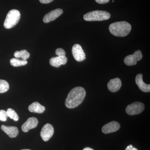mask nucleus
<instances>
[{
    "label": "nucleus",
    "instance_id": "f257e3e1",
    "mask_svg": "<svg viewBox=\"0 0 150 150\" xmlns=\"http://www.w3.org/2000/svg\"><path fill=\"white\" fill-rule=\"evenodd\" d=\"M86 96L85 89L82 87H76L69 93L65 101L66 107L74 108L77 107L83 101Z\"/></svg>",
    "mask_w": 150,
    "mask_h": 150
},
{
    "label": "nucleus",
    "instance_id": "f03ea898",
    "mask_svg": "<svg viewBox=\"0 0 150 150\" xmlns=\"http://www.w3.org/2000/svg\"><path fill=\"white\" fill-rule=\"evenodd\" d=\"M109 31L112 35L118 37H124L131 32V25L125 21L117 22L109 25Z\"/></svg>",
    "mask_w": 150,
    "mask_h": 150
},
{
    "label": "nucleus",
    "instance_id": "7ed1b4c3",
    "mask_svg": "<svg viewBox=\"0 0 150 150\" xmlns=\"http://www.w3.org/2000/svg\"><path fill=\"white\" fill-rule=\"evenodd\" d=\"M110 14L107 11H94L85 14L83 18L86 21H102L110 18Z\"/></svg>",
    "mask_w": 150,
    "mask_h": 150
},
{
    "label": "nucleus",
    "instance_id": "20e7f679",
    "mask_svg": "<svg viewBox=\"0 0 150 150\" xmlns=\"http://www.w3.org/2000/svg\"><path fill=\"white\" fill-rule=\"evenodd\" d=\"M21 18V13L18 10L12 9L8 12L4 23V26L6 29L14 27L18 23Z\"/></svg>",
    "mask_w": 150,
    "mask_h": 150
},
{
    "label": "nucleus",
    "instance_id": "39448f33",
    "mask_svg": "<svg viewBox=\"0 0 150 150\" xmlns=\"http://www.w3.org/2000/svg\"><path fill=\"white\" fill-rule=\"evenodd\" d=\"M145 105L142 102H136L129 105L126 107V112L129 115L140 114L144 110Z\"/></svg>",
    "mask_w": 150,
    "mask_h": 150
},
{
    "label": "nucleus",
    "instance_id": "423d86ee",
    "mask_svg": "<svg viewBox=\"0 0 150 150\" xmlns=\"http://www.w3.org/2000/svg\"><path fill=\"white\" fill-rule=\"evenodd\" d=\"M143 58L142 51L137 50L133 55L126 56L124 60V62L127 66H131L137 64L138 61L142 60Z\"/></svg>",
    "mask_w": 150,
    "mask_h": 150
},
{
    "label": "nucleus",
    "instance_id": "0eeeda50",
    "mask_svg": "<svg viewBox=\"0 0 150 150\" xmlns=\"http://www.w3.org/2000/svg\"><path fill=\"white\" fill-rule=\"evenodd\" d=\"M53 126L50 123H47L42 128L40 132V136L44 142H47L52 137L54 134Z\"/></svg>",
    "mask_w": 150,
    "mask_h": 150
},
{
    "label": "nucleus",
    "instance_id": "6e6552de",
    "mask_svg": "<svg viewBox=\"0 0 150 150\" xmlns=\"http://www.w3.org/2000/svg\"><path fill=\"white\" fill-rule=\"evenodd\" d=\"M72 52L75 60L78 62H82L86 59V54L79 44H75L73 46Z\"/></svg>",
    "mask_w": 150,
    "mask_h": 150
},
{
    "label": "nucleus",
    "instance_id": "1a4fd4ad",
    "mask_svg": "<svg viewBox=\"0 0 150 150\" xmlns=\"http://www.w3.org/2000/svg\"><path fill=\"white\" fill-rule=\"evenodd\" d=\"M63 13V11L62 9L57 8L54 10L44 16L43 21L45 23H48L50 22L54 21Z\"/></svg>",
    "mask_w": 150,
    "mask_h": 150
},
{
    "label": "nucleus",
    "instance_id": "9d476101",
    "mask_svg": "<svg viewBox=\"0 0 150 150\" xmlns=\"http://www.w3.org/2000/svg\"><path fill=\"white\" fill-rule=\"evenodd\" d=\"M120 128V125L116 121H112L105 125L102 128V131L104 134H108L116 132Z\"/></svg>",
    "mask_w": 150,
    "mask_h": 150
},
{
    "label": "nucleus",
    "instance_id": "9b49d317",
    "mask_svg": "<svg viewBox=\"0 0 150 150\" xmlns=\"http://www.w3.org/2000/svg\"><path fill=\"white\" fill-rule=\"evenodd\" d=\"M38 121L35 117H31L28 119L27 121L22 126L21 129L24 132H27L30 129L36 128L38 124Z\"/></svg>",
    "mask_w": 150,
    "mask_h": 150
},
{
    "label": "nucleus",
    "instance_id": "f8f14e48",
    "mask_svg": "<svg viewBox=\"0 0 150 150\" xmlns=\"http://www.w3.org/2000/svg\"><path fill=\"white\" fill-rule=\"evenodd\" d=\"M121 81L119 78H115L110 80L108 83V88L110 91L114 93L119 90L121 86Z\"/></svg>",
    "mask_w": 150,
    "mask_h": 150
},
{
    "label": "nucleus",
    "instance_id": "ddd939ff",
    "mask_svg": "<svg viewBox=\"0 0 150 150\" xmlns=\"http://www.w3.org/2000/svg\"><path fill=\"white\" fill-rule=\"evenodd\" d=\"M135 81L137 86L142 91L144 92H150V85L147 84L143 81V75L142 74H140L137 75Z\"/></svg>",
    "mask_w": 150,
    "mask_h": 150
},
{
    "label": "nucleus",
    "instance_id": "4468645a",
    "mask_svg": "<svg viewBox=\"0 0 150 150\" xmlns=\"http://www.w3.org/2000/svg\"><path fill=\"white\" fill-rule=\"evenodd\" d=\"M1 129L11 138H16L18 134V129L15 126L2 125Z\"/></svg>",
    "mask_w": 150,
    "mask_h": 150
},
{
    "label": "nucleus",
    "instance_id": "2eb2a0df",
    "mask_svg": "<svg viewBox=\"0 0 150 150\" xmlns=\"http://www.w3.org/2000/svg\"><path fill=\"white\" fill-rule=\"evenodd\" d=\"M68 59L66 56H57L53 57L50 60V64L53 67L58 68L61 65L67 64Z\"/></svg>",
    "mask_w": 150,
    "mask_h": 150
},
{
    "label": "nucleus",
    "instance_id": "dca6fc26",
    "mask_svg": "<svg viewBox=\"0 0 150 150\" xmlns=\"http://www.w3.org/2000/svg\"><path fill=\"white\" fill-rule=\"evenodd\" d=\"M28 110L31 112L42 113L45 110V108L38 102L33 103L28 107Z\"/></svg>",
    "mask_w": 150,
    "mask_h": 150
},
{
    "label": "nucleus",
    "instance_id": "f3484780",
    "mask_svg": "<svg viewBox=\"0 0 150 150\" xmlns=\"http://www.w3.org/2000/svg\"><path fill=\"white\" fill-rule=\"evenodd\" d=\"M14 56L16 58H21L23 60H26L29 58L30 54L26 50H22L21 51H16Z\"/></svg>",
    "mask_w": 150,
    "mask_h": 150
},
{
    "label": "nucleus",
    "instance_id": "a211bd4d",
    "mask_svg": "<svg viewBox=\"0 0 150 150\" xmlns=\"http://www.w3.org/2000/svg\"><path fill=\"white\" fill-rule=\"evenodd\" d=\"M10 64L14 67H18L25 66L28 64L27 60L19 59L18 58H13L10 60Z\"/></svg>",
    "mask_w": 150,
    "mask_h": 150
},
{
    "label": "nucleus",
    "instance_id": "6ab92c4d",
    "mask_svg": "<svg viewBox=\"0 0 150 150\" xmlns=\"http://www.w3.org/2000/svg\"><path fill=\"white\" fill-rule=\"evenodd\" d=\"M9 88V85L7 81L0 79V93H4L8 91Z\"/></svg>",
    "mask_w": 150,
    "mask_h": 150
},
{
    "label": "nucleus",
    "instance_id": "aec40b11",
    "mask_svg": "<svg viewBox=\"0 0 150 150\" xmlns=\"http://www.w3.org/2000/svg\"><path fill=\"white\" fill-rule=\"evenodd\" d=\"M7 114L8 116L11 118V119H13L14 121H18L19 119L18 115L16 112L12 108H8L6 111Z\"/></svg>",
    "mask_w": 150,
    "mask_h": 150
},
{
    "label": "nucleus",
    "instance_id": "412c9836",
    "mask_svg": "<svg viewBox=\"0 0 150 150\" xmlns=\"http://www.w3.org/2000/svg\"><path fill=\"white\" fill-rule=\"evenodd\" d=\"M8 117L6 111L4 110H0V121H6Z\"/></svg>",
    "mask_w": 150,
    "mask_h": 150
},
{
    "label": "nucleus",
    "instance_id": "4be33fe9",
    "mask_svg": "<svg viewBox=\"0 0 150 150\" xmlns=\"http://www.w3.org/2000/svg\"><path fill=\"white\" fill-rule=\"evenodd\" d=\"M56 54L58 56H65L66 54L64 50L61 48L56 49Z\"/></svg>",
    "mask_w": 150,
    "mask_h": 150
},
{
    "label": "nucleus",
    "instance_id": "5701e85b",
    "mask_svg": "<svg viewBox=\"0 0 150 150\" xmlns=\"http://www.w3.org/2000/svg\"><path fill=\"white\" fill-rule=\"evenodd\" d=\"M96 2L99 4H104L108 3L110 0H95Z\"/></svg>",
    "mask_w": 150,
    "mask_h": 150
},
{
    "label": "nucleus",
    "instance_id": "b1692460",
    "mask_svg": "<svg viewBox=\"0 0 150 150\" xmlns=\"http://www.w3.org/2000/svg\"><path fill=\"white\" fill-rule=\"evenodd\" d=\"M125 150H138L137 148H134L132 145L128 146L125 149Z\"/></svg>",
    "mask_w": 150,
    "mask_h": 150
},
{
    "label": "nucleus",
    "instance_id": "393cba45",
    "mask_svg": "<svg viewBox=\"0 0 150 150\" xmlns=\"http://www.w3.org/2000/svg\"><path fill=\"white\" fill-rule=\"evenodd\" d=\"M54 0H39L41 4H47L51 3Z\"/></svg>",
    "mask_w": 150,
    "mask_h": 150
},
{
    "label": "nucleus",
    "instance_id": "a878e982",
    "mask_svg": "<svg viewBox=\"0 0 150 150\" xmlns=\"http://www.w3.org/2000/svg\"><path fill=\"white\" fill-rule=\"evenodd\" d=\"M83 150H94L93 149H91V148L89 147H86L84 148Z\"/></svg>",
    "mask_w": 150,
    "mask_h": 150
},
{
    "label": "nucleus",
    "instance_id": "bb28decb",
    "mask_svg": "<svg viewBox=\"0 0 150 150\" xmlns=\"http://www.w3.org/2000/svg\"><path fill=\"white\" fill-rule=\"evenodd\" d=\"M30 150V149H22V150Z\"/></svg>",
    "mask_w": 150,
    "mask_h": 150
},
{
    "label": "nucleus",
    "instance_id": "cd10ccee",
    "mask_svg": "<svg viewBox=\"0 0 150 150\" xmlns=\"http://www.w3.org/2000/svg\"><path fill=\"white\" fill-rule=\"evenodd\" d=\"M114 0H113V1H112V2H114Z\"/></svg>",
    "mask_w": 150,
    "mask_h": 150
}]
</instances>
